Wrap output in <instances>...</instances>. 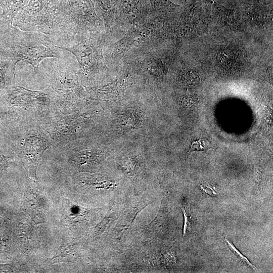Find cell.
Instances as JSON below:
<instances>
[{"mask_svg":"<svg viewBox=\"0 0 273 273\" xmlns=\"http://www.w3.org/2000/svg\"><path fill=\"white\" fill-rule=\"evenodd\" d=\"M46 141L31 136L26 139L23 146V153L27 172L36 178V171L43 152L48 147Z\"/></svg>","mask_w":273,"mask_h":273,"instance_id":"3957f363","label":"cell"},{"mask_svg":"<svg viewBox=\"0 0 273 273\" xmlns=\"http://www.w3.org/2000/svg\"><path fill=\"white\" fill-rule=\"evenodd\" d=\"M213 149L214 148L211 146L208 141L200 139L196 140L191 143L189 153H191L195 151H206Z\"/></svg>","mask_w":273,"mask_h":273,"instance_id":"ba28073f","label":"cell"},{"mask_svg":"<svg viewBox=\"0 0 273 273\" xmlns=\"http://www.w3.org/2000/svg\"><path fill=\"white\" fill-rule=\"evenodd\" d=\"M1 11H2V8H1V4H0V15L1 14Z\"/></svg>","mask_w":273,"mask_h":273,"instance_id":"8fae6325","label":"cell"},{"mask_svg":"<svg viewBox=\"0 0 273 273\" xmlns=\"http://www.w3.org/2000/svg\"><path fill=\"white\" fill-rule=\"evenodd\" d=\"M184 216V225L183 230V238L186 235L188 230L191 229V223L187 213L184 208H181Z\"/></svg>","mask_w":273,"mask_h":273,"instance_id":"30bf717a","label":"cell"},{"mask_svg":"<svg viewBox=\"0 0 273 273\" xmlns=\"http://www.w3.org/2000/svg\"><path fill=\"white\" fill-rule=\"evenodd\" d=\"M145 206L133 207L125 211L122 215L118 223V228L121 231L127 230L132 224L137 214L143 209Z\"/></svg>","mask_w":273,"mask_h":273,"instance_id":"8992f818","label":"cell"},{"mask_svg":"<svg viewBox=\"0 0 273 273\" xmlns=\"http://www.w3.org/2000/svg\"><path fill=\"white\" fill-rule=\"evenodd\" d=\"M27 2L28 0H0L2 8L0 22L12 25L14 19Z\"/></svg>","mask_w":273,"mask_h":273,"instance_id":"5b68a950","label":"cell"},{"mask_svg":"<svg viewBox=\"0 0 273 273\" xmlns=\"http://www.w3.org/2000/svg\"><path fill=\"white\" fill-rule=\"evenodd\" d=\"M38 198V196L32 192V190L27 189L24 194L23 204L24 211L36 223L43 221L42 206Z\"/></svg>","mask_w":273,"mask_h":273,"instance_id":"277c9868","label":"cell"},{"mask_svg":"<svg viewBox=\"0 0 273 273\" xmlns=\"http://www.w3.org/2000/svg\"><path fill=\"white\" fill-rule=\"evenodd\" d=\"M60 0H28L17 14L13 26L21 30L55 36Z\"/></svg>","mask_w":273,"mask_h":273,"instance_id":"7a4b0ae2","label":"cell"},{"mask_svg":"<svg viewBox=\"0 0 273 273\" xmlns=\"http://www.w3.org/2000/svg\"><path fill=\"white\" fill-rule=\"evenodd\" d=\"M225 243L229 251L232 252L244 265L252 269H256V267L254 266L248 259L244 256L233 245L232 241L225 238Z\"/></svg>","mask_w":273,"mask_h":273,"instance_id":"52a82bcc","label":"cell"},{"mask_svg":"<svg viewBox=\"0 0 273 273\" xmlns=\"http://www.w3.org/2000/svg\"><path fill=\"white\" fill-rule=\"evenodd\" d=\"M113 220L112 217L108 216L105 218L97 227L96 233L100 234L104 232L106 225L109 226Z\"/></svg>","mask_w":273,"mask_h":273,"instance_id":"9c48e42d","label":"cell"},{"mask_svg":"<svg viewBox=\"0 0 273 273\" xmlns=\"http://www.w3.org/2000/svg\"><path fill=\"white\" fill-rule=\"evenodd\" d=\"M61 51L47 35L21 30L14 26L0 27V55L11 60L14 70L20 61L29 64L37 73L48 58H62Z\"/></svg>","mask_w":273,"mask_h":273,"instance_id":"6da1fadb","label":"cell"}]
</instances>
